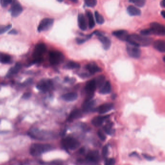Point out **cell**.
Here are the masks:
<instances>
[{
	"label": "cell",
	"mask_w": 165,
	"mask_h": 165,
	"mask_svg": "<svg viewBox=\"0 0 165 165\" xmlns=\"http://www.w3.org/2000/svg\"><path fill=\"white\" fill-rule=\"evenodd\" d=\"M126 42L128 44L139 48L149 46L153 42V39L147 36L133 34L129 35Z\"/></svg>",
	"instance_id": "obj_1"
},
{
	"label": "cell",
	"mask_w": 165,
	"mask_h": 165,
	"mask_svg": "<svg viewBox=\"0 0 165 165\" xmlns=\"http://www.w3.org/2000/svg\"><path fill=\"white\" fill-rule=\"evenodd\" d=\"M52 147L50 144L43 143L32 144L30 148V154L34 156H40L43 153L51 151Z\"/></svg>",
	"instance_id": "obj_2"
},
{
	"label": "cell",
	"mask_w": 165,
	"mask_h": 165,
	"mask_svg": "<svg viewBox=\"0 0 165 165\" xmlns=\"http://www.w3.org/2000/svg\"><path fill=\"white\" fill-rule=\"evenodd\" d=\"M28 135L32 139L42 140H49L52 137V134L50 132L37 128L31 129L28 132Z\"/></svg>",
	"instance_id": "obj_3"
},
{
	"label": "cell",
	"mask_w": 165,
	"mask_h": 165,
	"mask_svg": "<svg viewBox=\"0 0 165 165\" xmlns=\"http://www.w3.org/2000/svg\"><path fill=\"white\" fill-rule=\"evenodd\" d=\"M97 88L95 79H91L86 83L84 88V91L86 95L85 101H88L92 100L95 95V90Z\"/></svg>",
	"instance_id": "obj_4"
},
{
	"label": "cell",
	"mask_w": 165,
	"mask_h": 165,
	"mask_svg": "<svg viewBox=\"0 0 165 165\" xmlns=\"http://www.w3.org/2000/svg\"><path fill=\"white\" fill-rule=\"evenodd\" d=\"M64 59V56L60 51H52L49 54V60L52 65H58L61 64Z\"/></svg>",
	"instance_id": "obj_5"
},
{
	"label": "cell",
	"mask_w": 165,
	"mask_h": 165,
	"mask_svg": "<svg viewBox=\"0 0 165 165\" xmlns=\"http://www.w3.org/2000/svg\"><path fill=\"white\" fill-rule=\"evenodd\" d=\"M61 143L64 148L71 150L76 149L80 144L78 140L72 137H67L63 139L61 141Z\"/></svg>",
	"instance_id": "obj_6"
},
{
	"label": "cell",
	"mask_w": 165,
	"mask_h": 165,
	"mask_svg": "<svg viewBox=\"0 0 165 165\" xmlns=\"http://www.w3.org/2000/svg\"><path fill=\"white\" fill-rule=\"evenodd\" d=\"M94 35H96L99 40L101 42L103 46V48L105 50H108L111 46V41L110 39L104 35L101 32L98 31H95L93 32Z\"/></svg>",
	"instance_id": "obj_7"
},
{
	"label": "cell",
	"mask_w": 165,
	"mask_h": 165,
	"mask_svg": "<svg viewBox=\"0 0 165 165\" xmlns=\"http://www.w3.org/2000/svg\"><path fill=\"white\" fill-rule=\"evenodd\" d=\"M54 23V19L51 18H45L40 22L37 28L39 32H44L51 29Z\"/></svg>",
	"instance_id": "obj_8"
},
{
	"label": "cell",
	"mask_w": 165,
	"mask_h": 165,
	"mask_svg": "<svg viewBox=\"0 0 165 165\" xmlns=\"http://www.w3.org/2000/svg\"><path fill=\"white\" fill-rule=\"evenodd\" d=\"M150 28L152 34L156 35L164 36L165 34V26L158 22H152L150 24Z\"/></svg>",
	"instance_id": "obj_9"
},
{
	"label": "cell",
	"mask_w": 165,
	"mask_h": 165,
	"mask_svg": "<svg viewBox=\"0 0 165 165\" xmlns=\"http://www.w3.org/2000/svg\"><path fill=\"white\" fill-rule=\"evenodd\" d=\"M47 48V46L43 43H40L35 46L33 52V56L35 59L41 58L42 56L46 53Z\"/></svg>",
	"instance_id": "obj_10"
},
{
	"label": "cell",
	"mask_w": 165,
	"mask_h": 165,
	"mask_svg": "<svg viewBox=\"0 0 165 165\" xmlns=\"http://www.w3.org/2000/svg\"><path fill=\"white\" fill-rule=\"evenodd\" d=\"M126 51L130 57L135 59H139L141 54V51L140 48L128 44L126 45Z\"/></svg>",
	"instance_id": "obj_11"
},
{
	"label": "cell",
	"mask_w": 165,
	"mask_h": 165,
	"mask_svg": "<svg viewBox=\"0 0 165 165\" xmlns=\"http://www.w3.org/2000/svg\"><path fill=\"white\" fill-rule=\"evenodd\" d=\"M10 11L11 15L14 18L17 17L22 13L23 8L21 4L18 2H13V4L10 8Z\"/></svg>",
	"instance_id": "obj_12"
},
{
	"label": "cell",
	"mask_w": 165,
	"mask_h": 165,
	"mask_svg": "<svg viewBox=\"0 0 165 165\" xmlns=\"http://www.w3.org/2000/svg\"><path fill=\"white\" fill-rule=\"evenodd\" d=\"M112 35L118 38L119 40L126 41L129 34L127 31L124 30H119L112 32Z\"/></svg>",
	"instance_id": "obj_13"
},
{
	"label": "cell",
	"mask_w": 165,
	"mask_h": 165,
	"mask_svg": "<svg viewBox=\"0 0 165 165\" xmlns=\"http://www.w3.org/2000/svg\"><path fill=\"white\" fill-rule=\"evenodd\" d=\"M114 104L111 103H107L100 105L98 108H96V111H98L99 114H105L110 111L113 108Z\"/></svg>",
	"instance_id": "obj_14"
},
{
	"label": "cell",
	"mask_w": 165,
	"mask_h": 165,
	"mask_svg": "<svg viewBox=\"0 0 165 165\" xmlns=\"http://www.w3.org/2000/svg\"><path fill=\"white\" fill-rule=\"evenodd\" d=\"M78 21L79 29L83 31H86L88 28V25L86 21V18L84 15L82 13L79 14L78 18Z\"/></svg>",
	"instance_id": "obj_15"
},
{
	"label": "cell",
	"mask_w": 165,
	"mask_h": 165,
	"mask_svg": "<svg viewBox=\"0 0 165 165\" xmlns=\"http://www.w3.org/2000/svg\"><path fill=\"white\" fill-rule=\"evenodd\" d=\"M52 86L51 82L49 80H43L37 85V88L43 92L48 91Z\"/></svg>",
	"instance_id": "obj_16"
},
{
	"label": "cell",
	"mask_w": 165,
	"mask_h": 165,
	"mask_svg": "<svg viewBox=\"0 0 165 165\" xmlns=\"http://www.w3.org/2000/svg\"><path fill=\"white\" fill-rule=\"evenodd\" d=\"M86 68L91 74H95V73L101 72L102 71L101 68L99 67L96 63L94 62L90 63L87 64Z\"/></svg>",
	"instance_id": "obj_17"
},
{
	"label": "cell",
	"mask_w": 165,
	"mask_h": 165,
	"mask_svg": "<svg viewBox=\"0 0 165 165\" xmlns=\"http://www.w3.org/2000/svg\"><path fill=\"white\" fill-rule=\"evenodd\" d=\"M153 47L156 50L160 52H165V42L162 40H157L153 42Z\"/></svg>",
	"instance_id": "obj_18"
},
{
	"label": "cell",
	"mask_w": 165,
	"mask_h": 165,
	"mask_svg": "<svg viewBox=\"0 0 165 165\" xmlns=\"http://www.w3.org/2000/svg\"><path fill=\"white\" fill-rule=\"evenodd\" d=\"M78 97V95L76 92H67L62 96V98L67 102L75 101Z\"/></svg>",
	"instance_id": "obj_19"
},
{
	"label": "cell",
	"mask_w": 165,
	"mask_h": 165,
	"mask_svg": "<svg viewBox=\"0 0 165 165\" xmlns=\"http://www.w3.org/2000/svg\"><path fill=\"white\" fill-rule=\"evenodd\" d=\"M111 91V83L109 81H106L99 89V92L102 95H107L109 94Z\"/></svg>",
	"instance_id": "obj_20"
},
{
	"label": "cell",
	"mask_w": 165,
	"mask_h": 165,
	"mask_svg": "<svg viewBox=\"0 0 165 165\" xmlns=\"http://www.w3.org/2000/svg\"><path fill=\"white\" fill-rule=\"evenodd\" d=\"M109 116V115H106V116H98L97 117L94 118L92 120V124L95 126H99L101 125L103 123L104 121L108 118Z\"/></svg>",
	"instance_id": "obj_21"
},
{
	"label": "cell",
	"mask_w": 165,
	"mask_h": 165,
	"mask_svg": "<svg viewBox=\"0 0 165 165\" xmlns=\"http://www.w3.org/2000/svg\"><path fill=\"white\" fill-rule=\"evenodd\" d=\"M96 104V101L94 100H91L88 101L84 102L82 105L83 111L85 112H87L92 111L93 108Z\"/></svg>",
	"instance_id": "obj_22"
},
{
	"label": "cell",
	"mask_w": 165,
	"mask_h": 165,
	"mask_svg": "<svg viewBox=\"0 0 165 165\" xmlns=\"http://www.w3.org/2000/svg\"><path fill=\"white\" fill-rule=\"evenodd\" d=\"M127 12L131 16H139L141 14V10L132 5H130L127 7Z\"/></svg>",
	"instance_id": "obj_23"
},
{
	"label": "cell",
	"mask_w": 165,
	"mask_h": 165,
	"mask_svg": "<svg viewBox=\"0 0 165 165\" xmlns=\"http://www.w3.org/2000/svg\"><path fill=\"white\" fill-rule=\"evenodd\" d=\"M86 159L89 162L95 163L98 159V152L95 151L89 152L86 156Z\"/></svg>",
	"instance_id": "obj_24"
},
{
	"label": "cell",
	"mask_w": 165,
	"mask_h": 165,
	"mask_svg": "<svg viewBox=\"0 0 165 165\" xmlns=\"http://www.w3.org/2000/svg\"><path fill=\"white\" fill-rule=\"evenodd\" d=\"M21 68V64L20 63H16L14 66L10 68L8 73L7 74V76H12L16 75L19 72Z\"/></svg>",
	"instance_id": "obj_25"
},
{
	"label": "cell",
	"mask_w": 165,
	"mask_h": 165,
	"mask_svg": "<svg viewBox=\"0 0 165 165\" xmlns=\"http://www.w3.org/2000/svg\"><path fill=\"white\" fill-rule=\"evenodd\" d=\"M86 16L88 19V25L89 29H92L95 27V21L92 13L90 11H87L86 12Z\"/></svg>",
	"instance_id": "obj_26"
},
{
	"label": "cell",
	"mask_w": 165,
	"mask_h": 165,
	"mask_svg": "<svg viewBox=\"0 0 165 165\" xmlns=\"http://www.w3.org/2000/svg\"><path fill=\"white\" fill-rule=\"evenodd\" d=\"M81 116V112L79 109H75L71 111L67 120L69 122L73 121L74 120L79 118Z\"/></svg>",
	"instance_id": "obj_27"
},
{
	"label": "cell",
	"mask_w": 165,
	"mask_h": 165,
	"mask_svg": "<svg viewBox=\"0 0 165 165\" xmlns=\"http://www.w3.org/2000/svg\"><path fill=\"white\" fill-rule=\"evenodd\" d=\"M80 64L73 61L68 62L64 66V68L67 69H78L80 68Z\"/></svg>",
	"instance_id": "obj_28"
},
{
	"label": "cell",
	"mask_w": 165,
	"mask_h": 165,
	"mask_svg": "<svg viewBox=\"0 0 165 165\" xmlns=\"http://www.w3.org/2000/svg\"><path fill=\"white\" fill-rule=\"evenodd\" d=\"M95 79V83L97 88H100L102 85L104 84L105 82V76L104 75H99L98 76H97Z\"/></svg>",
	"instance_id": "obj_29"
},
{
	"label": "cell",
	"mask_w": 165,
	"mask_h": 165,
	"mask_svg": "<svg viewBox=\"0 0 165 165\" xmlns=\"http://www.w3.org/2000/svg\"><path fill=\"white\" fill-rule=\"evenodd\" d=\"M11 60V57L8 54L0 52V63L2 64H8Z\"/></svg>",
	"instance_id": "obj_30"
},
{
	"label": "cell",
	"mask_w": 165,
	"mask_h": 165,
	"mask_svg": "<svg viewBox=\"0 0 165 165\" xmlns=\"http://www.w3.org/2000/svg\"><path fill=\"white\" fill-rule=\"evenodd\" d=\"M95 17L96 22L99 25H102L105 22L104 18L97 11H95Z\"/></svg>",
	"instance_id": "obj_31"
},
{
	"label": "cell",
	"mask_w": 165,
	"mask_h": 165,
	"mask_svg": "<svg viewBox=\"0 0 165 165\" xmlns=\"http://www.w3.org/2000/svg\"><path fill=\"white\" fill-rule=\"evenodd\" d=\"M130 3H133L136 6L140 7H144L146 3V1L144 0H133V1H129Z\"/></svg>",
	"instance_id": "obj_32"
},
{
	"label": "cell",
	"mask_w": 165,
	"mask_h": 165,
	"mask_svg": "<svg viewBox=\"0 0 165 165\" xmlns=\"http://www.w3.org/2000/svg\"><path fill=\"white\" fill-rule=\"evenodd\" d=\"M12 27L11 24H9L7 25H0V35L4 34V32L8 31Z\"/></svg>",
	"instance_id": "obj_33"
},
{
	"label": "cell",
	"mask_w": 165,
	"mask_h": 165,
	"mask_svg": "<svg viewBox=\"0 0 165 165\" xmlns=\"http://www.w3.org/2000/svg\"><path fill=\"white\" fill-rule=\"evenodd\" d=\"M140 34L141 35H143L144 36H147L148 35H153L152 34V31L151 29V28H148V29H145L142 30L140 32Z\"/></svg>",
	"instance_id": "obj_34"
},
{
	"label": "cell",
	"mask_w": 165,
	"mask_h": 165,
	"mask_svg": "<svg viewBox=\"0 0 165 165\" xmlns=\"http://www.w3.org/2000/svg\"><path fill=\"white\" fill-rule=\"evenodd\" d=\"M96 0H86L85 1V4L86 6L91 7H95L97 4Z\"/></svg>",
	"instance_id": "obj_35"
},
{
	"label": "cell",
	"mask_w": 165,
	"mask_h": 165,
	"mask_svg": "<svg viewBox=\"0 0 165 165\" xmlns=\"http://www.w3.org/2000/svg\"><path fill=\"white\" fill-rule=\"evenodd\" d=\"M13 1H9V0H1L0 1V4L2 6V7H7L8 4L11 3H12Z\"/></svg>",
	"instance_id": "obj_36"
},
{
	"label": "cell",
	"mask_w": 165,
	"mask_h": 165,
	"mask_svg": "<svg viewBox=\"0 0 165 165\" xmlns=\"http://www.w3.org/2000/svg\"><path fill=\"white\" fill-rule=\"evenodd\" d=\"M97 135L98 136L99 139L102 141H105L106 139V136L105 134L103 133V132L101 130H99L97 132Z\"/></svg>",
	"instance_id": "obj_37"
},
{
	"label": "cell",
	"mask_w": 165,
	"mask_h": 165,
	"mask_svg": "<svg viewBox=\"0 0 165 165\" xmlns=\"http://www.w3.org/2000/svg\"><path fill=\"white\" fill-rule=\"evenodd\" d=\"M115 163V160L114 158L107 159L105 162V165H113Z\"/></svg>",
	"instance_id": "obj_38"
},
{
	"label": "cell",
	"mask_w": 165,
	"mask_h": 165,
	"mask_svg": "<svg viewBox=\"0 0 165 165\" xmlns=\"http://www.w3.org/2000/svg\"><path fill=\"white\" fill-rule=\"evenodd\" d=\"M88 39L87 38H80L77 37L76 39V43L78 44H82L83 43H84L85 42H86Z\"/></svg>",
	"instance_id": "obj_39"
},
{
	"label": "cell",
	"mask_w": 165,
	"mask_h": 165,
	"mask_svg": "<svg viewBox=\"0 0 165 165\" xmlns=\"http://www.w3.org/2000/svg\"><path fill=\"white\" fill-rule=\"evenodd\" d=\"M142 156H143L144 158L146 159L148 161H152L153 159H155V157L153 156H150V155H148L146 154V153H143Z\"/></svg>",
	"instance_id": "obj_40"
},
{
	"label": "cell",
	"mask_w": 165,
	"mask_h": 165,
	"mask_svg": "<svg viewBox=\"0 0 165 165\" xmlns=\"http://www.w3.org/2000/svg\"><path fill=\"white\" fill-rule=\"evenodd\" d=\"M104 129L105 130V132H106V133L108 134V135H111V133H112L111 128L108 127V125H106L105 126H104Z\"/></svg>",
	"instance_id": "obj_41"
},
{
	"label": "cell",
	"mask_w": 165,
	"mask_h": 165,
	"mask_svg": "<svg viewBox=\"0 0 165 165\" xmlns=\"http://www.w3.org/2000/svg\"><path fill=\"white\" fill-rule=\"evenodd\" d=\"M108 152V147L107 146H105L103 147L102 149V155L103 156H106L107 155Z\"/></svg>",
	"instance_id": "obj_42"
},
{
	"label": "cell",
	"mask_w": 165,
	"mask_h": 165,
	"mask_svg": "<svg viewBox=\"0 0 165 165\" xmlns=\"http://www.w3.org/2000/svg\"><path fill=\"white\" fill-rule=\"evenodd\" d=\"M31 96V94L30 92H25L22 95V98L24 99H29Z\"/></svg>",
	"instance_id": "obj_43"
},
{
	"label": "cell",
	"mask_w": 165,
	"mask_h": 165,
	"mask_svg": "<svg viewBox=\"0 0 165 165\" xmlns=\"http://www.w3.org/2000/svg\"><path fill=\"white\" fill-rule=\"evenodd\" d=\"M79 76L81 78H86L87 77L89 76V74L88 73H81L79 75Z\"/></svg>",
	"instance_id": "obj_44"
},
{
	"label": "cell",
	"mask_w": 165,
	"mask_h": 165,
	"mask_svg": "<svg viewBox=\"0 0 165 165\" xmlns=\"http://www.w3.org/2000/svg\"><path fill=\"white\" fill-rule=\"evenodd\" d=\"M129 156L130 157H132V156H136L137 157H139L140 156H139V155L138 154L137 152H132L131 153H130L129 155Z\"/></svg>",
	"instance_id": "obj_45"
},
{
	"label": "cell",
	"mask_w": 165,
	"mask_h": 165,
	"mask_svg": "<svg viewBox=\"0 0 165 165\" xmlns=\"http://www.w3.org/2000/svg\"><path fill=\"white\" fill-rule=\"evenodd\" d=\"M9 34H11V35H16L18 34V32L15 29H13L12 30H11L9 32H8Z\"/></svg>",
	"instance_id": "obj_46"
},
{
	"label": "cell",
	"mask_w": 165,
	"mask_h": 165,
	"mask_svg": "<svg viewBox=\"0 0 165 165\" xmlns=\"http://www.w3.org/2000/svg\"><path fill=\"white\" fill-rule=\"evenodd\" d=\"M85 148L84 147H81L79 150V153H80V154H83V153H84V152H85Z\"/></svg>",
	"instance_id": "obj_47"
},
{
	"label": "cell",
	"mask_w": 165,
	"mask_h": 165,
	"mask_svg": "<svg viewBox=\"0 0 165 165\" xmlns=\"http://www.w3.org/2000/svg\"><path fill=\"white\" fill-rule=\"evenodd\" d=\"M161 16H163V18H165V12L164 10H162V11L161 12Z\"/></svg>",
	"instance_id": "obj_48"
},
{
	"label": "cell",
	"mask_w": 165,
	"mask_h": 165,
	"mask_svg": "<svg viewBox=\"0 0 165 165\" xmlns=\"http://www.w3.org/2000/svg\"><path fill=\"white\" fill-rule=\"evenodd\" d=\"M160 6L163 8H165V3H164V1H162L161 2Z\"/></svg>",
	"instance_id": "obj_49"
},
{
	"label": "cell",
	"mask_w": 165,
	"mask_h": 165,
	"mask_svg": "<svg viewBox=\"0 0 165 165\" xmlns=\"http://www.w3.org/2000/svg\"><path fill=\"white\" fill-rule=\"evenodd\" d=\"M73 3H78V1H74V0H72V1H71Z\"/></svg>",
	"instance_id": "obj_50"
},
{
	"label": "cell",
	"mask_w": 165,
	"mask_h": 165,
	"mask_svg": "<svg viewBox=\"0 0 165 165\" xmlns=\"http://www.w3.org/2000/svg\"><path fill=\"white\" fill-rule=\"evenodd\" d=\"M163 62H165V56H164V57H163Z\"/></svg>",
	"instance_id": "obj_51"
}]
</instances>
